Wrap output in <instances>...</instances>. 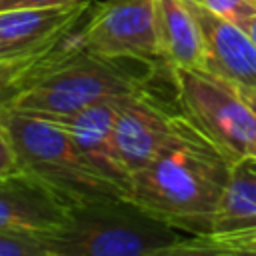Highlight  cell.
<instances>
[{
  "label": "cell",
  "mask_w": 256,
  "mask_h": 256,
  "mask_svg": "<svg viewBox=\"0 0 256 256\" xmlns=\"http://www.w3.org/2000/svg\"><path fill=\"white\" fill-rule=\"evenodd\" d=\"M118 100L120 98L106 100L72 114H52L44 118H50L64 130H68L82 154L90 160V164L128 196L132 186V174L124 166L114 140Z\"/></svg>",
  "instance_id": "9"
},
{
  "label": "cell",
  "mask_w": 256,
  "mask_h": 256,
  "mask_svg": "<svg viewBox=\"0 0 256 256\" xmlns=\"http://www.w3.org/2000/svg\"><path fill=\"white\" fill-rule=\"evenodd\" d=\"M90 6H92L90 0H80L70 6L0 12V56L2 60L22 58V56H28L44 48L58 34H62L68 26L80 20L90 10Z\"/></svg>",
  "instance_id": "11"
},
{
  "label": "cell",
  "mask_w": 256,
  "mask_h": 256,
  "mask_svg": "<svg viewBox=\"0 0 256 256\" xmlns=\"http://www.w3.org/2000/svg\"><path fill=\"white\" fill-rule=\"evenodd\" d=\"M0 256H48L42 236L0 230Z\"/></svg>",
  "instance_id": "15"
},
{
  "label": "cell",
  "mask_w": 256,
  "mask_h": 256,
  "mask_svg": "<svg viewBox=\"0 0 256 256\" xmlns=\"http://www.w3.org/2000/svg\"><path fill=\"white\" fill-rule=\"evenodd\" d=\"M252 228H256V158H242L232 162L212 234Z\"/></svg>",
  "instance_id": "13"
},
{
  "label": "cell",
  "mask_w": 256,
  "mask_h": 256,
  "mask_svg": "<svg viewBox=\"0 0 256 256\" xmlns=\"http://www.w3.org/2000/svg\"><path fill=\"white\" fill-rule=\"evenodd\" d=\"M80 0H0V12L28 10V8H50V6H70Z\"/></svg>",
  "instance_id": "18"
},
{
  "label": "cell",
  "mask_w": 256,
  "mask_h": 256,
  "mask_svg": "<svg viewBox=\"0 0 256 256\" xmlns=\"http://www.w3.org/2000/svg\"><path fill=\"white\" fill-rule=\"evenodd\" d=\"M20 172H24V168H22L18 150L14 146V140L8 128L0 122V178H8Z\"/></svg>",
  "instance_id": "17"
},
{
  "label": "cell",
  "mask_w": 256,
  "mask_h": 256,
  "mask_svg": "<svg viewBox=\"0 0 256 256\" xmlns=\"http://www.w3.org/2000/svg\"><path fill=\"white\" fill-rule=\"evenodd\" d=\"M90 10L84 26L86 50L90 54L118 60L164 62L154 0H108Z\"/></svg>",
  "instance_id": "6"
},
{
  "label": "cell",
  "mask_w": 256,
  "mask_h": 256,
  "mask_svg": "<svg viewBox=\"0 0 256 256\" xmlns=\"http://www.w3.org/2000/svg\"><path fill=\"white\" fill-rule=\"evenodd\" d=\"M0 60H2V56H0Z\"/></svg>",
  "instance_id": "21"
},
{
  "label": "cell",
  "mask_w": 256,
  "mask_h": 256,
  "mask_svg": "<svg viewBox=\"0 0 256 256\" xmlns=\"http://www.w3.org/2000/svg\"><path fill=\"white\" fill-rule=\"evenodd\" d=\"M70 206L28 172L0 178V230L44 236L56 230Z\"/></svg>",
  "instance_id": "8"
},
{
  "label": "cell",
  "mask_w": 256,
  "mask_h": 256,
  "mask_svg": "<svg viewBox=\"0 0 256 256\" xmlns=\"http://www.w3.org/2000/svg\"><path fill=\"white\" fill-rule=\"evenodd\" d=\"M232 158L182 112L160 154L132 174L128 200L192 236L212 234Z\"/></svg>",
  "instance_id": "1"
},
{
  "label": "cell",
  "mask_w": 256,
  "mask_h": 256,
  "mask_svg": "<svg viewBox=\"0 0 256 256\" xmlns=\"http://www.w3.org/2000/svg\"><path fill=\"white\" fill-rule=\"evenodd\" d=\"M192 234L178 230L128 198L70 208L66 220L42 240L48 256H168L184 254Z\"/></svg>",
  "instance_id": "2"
},
{
  "label": "cell",
  "mask_w": 256,
  "mask_h": 256,
  "mask_svg": "<svg viewBox=\"0 0 256 256\" xmlns=\"http://www.w3.org/2000/svg\"><path fill=\"white\" fill-rule=\"evenodd\" d=\"M162 58L170 68H204L206 46L186 0H154Z\"/></svg>",
  "instance_id": "12"
},
{
  "label": "cell",
  "mask_w": 256,
  "mask_h": 256,
  "mask_svg": "<svg viewBox=\"0 0 256 256\" xmlns=\"http://www.w3.org/2000/svg\"><path fill=\"white\" fill-rule=\"evenodd\" d=\"M176 116L178 114H170L148 88L118 100L114 140L130 174L144 170L168 144Z\"/></svg>",
  "instance_id": "7"
},
{
  "label": "cell",
  "mask_w": 256,
  "mask_h": 256,
  "mask_svg": "<svg viewBox=\"0 0 256 256\" xmlns=\"http://www.w3.org/2000/svg\"><path fill=\"white\" fill-rule=\"evenodd\" d=\"M182 114L234 162L256 158V110L242 86L200 68H172Z\"/></svg>",
  "instance_id": "5"
},
{
  "label": "cell",
  "mask_w": 256,
  "mask_h": 256,
  "mask_svg": "<svg viewBox=\"0 0 256 256\" xmlns=\"http://www.w3.org/2000/svg\"><path fill=\"white\" fill-rule=\"evenodd\" d=\"M0 122L14 140L24 172L42 180L70 208L108 198H126L116 184L90 164L70 132L54 120L8 108L0 112Z\"/></svg>",
  "instance_id": "3"
},
{
  "label": "cell",
  "mask_w": 256,
  "mask_h": 256,
  "mask_svg": "<svg viewBox=\"0 0 256 256\" xmlns=\"http://www.w3.org/2000/svg\"><path fill=\"white\" fill-rule=\"evenodd\" d=\"M240 26L250 34V38H252V40H254V44H256V16H254V18H250V20H246V22H242Z\"/></svg>",
  "instance_id": "19"
},
{
  "label": "cell",
  "mask_w": 256,
  "mask_h": 256,
  "mask_svg": "<svg viewBox=\"0 0 256 256\" xmlns=\"http://www.w3.org/2000/svg\"><path fill=\"white\" fill-rule=\"evenodd\" d=\"M210 12L234 22L242 24L256 16V0H196Z\"/></svg>",
  "instance_id": "16"
},
{
  "label": "cell",
  "mask_w": 256,
  "mask_h": 256,
  "mask_svg": "<svg viewBox=\"0 0 256 256\" xmlns=\"http://www.w3.org/2000/svg\"><path fill=\"white\" fill-rule=\"evenodd\" d=\"M122 62L126 60L82 52L32 82L10 108L38 116L72 114L148 88L150 76L132 72Z\"/></svg>",
  "instance_id": "4"
},
{
  "label": "cell",
  "mask_w": 256,
  "mask_h": 256,
  "mask_svg": "<svg viewBox=\"0 0 256 256\" xmlns=\"http://www.w3.org/2000/svg\"><path fill=\"white\" fill-rule=\"evenodd\" d=\"M186 2L198 20L206 46L202 70L256 92V44L250 34L242 26L210 12L200 2Z\"/></svg>",
  "instance_id": "10"
},
{
  "label": "cell",
  "mask_w": 256,
  "mask_h": 256,
  "mask_svg": "<svg viewBox=\"0 0 256 256\" xmlns=\"http://www.w3.org/2000/svg\"><path fill=\"white\" fill-rule=\"evenodd\" d=\"M184 254H256V228L192 236L184 248Z\"/></svg>",
  "instance_id": "14"
},
{
  "label": "cell",
  "mask_w": 256,
  "mask_h": 256,
  "mask_svg": "<svg viewBox=\"0 0 256 256\" xmlns=\"http://www.w3.org/2000/svg\"><path fill=\"white\" fill-rule=\"evenodd\" d=\"M244 90V94H246V98L250 100V104L254 106V110H256V92L254 90H246V88H242Z\"/></svg>",
  "instance_id": "20"
}]
</instances>
